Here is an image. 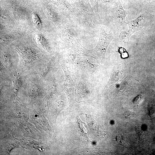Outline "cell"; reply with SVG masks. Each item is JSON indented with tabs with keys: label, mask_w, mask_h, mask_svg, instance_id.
<instances>
[{
	"label": "cell",
	"mask_w": 155,
	"mask_h": 155,
	"mask_svg": "<svg viewBox=\"0 0 155 155\" xmlns=\"http://www.w3.org/2000/svg\"><path fill=\"white\" fill-rule=\"evenodd\" d=\"M52 61L44 65L37 71V74L42 77H45L49 71L52 65Z\"/></svg>",
	"instance_id": "277c9868"
},
{
	"label": "cell",
	"mask_w": 155,
	"mask_h": 155,
	"mask_svg": "<svg viewBox=\"0 0 155 155\" xmlns=\"http://www.w3.org/2000/svg\"><path fill=\"white\" fill-rule=\"evenodd\" d=\"M144 97L141 95L136 96L133 100V103L137 105H139L142 103L144 100Z\"/></svg>",
	"instance_id": "52a82bcc"
},
{
	"label": "cell",
	"mask_w": 155,
	"mask_h": 155,
	"mask_svg": "<svg viewBox=\"0 0 155 155\" xmlns=\"http://www.w3.org/2000/svg\"><path fill=\"white\" fill-rule=\"evenodd\" d=\"M62 69L63 70L65 75V78L63 84V87L67 90L72 91L74 89L75 82L74 81V78L70 72L68 70L66 67L61 65Z\"/></svg>",
	"instance_id": "7a4b0ae2"
},
{
	"label": "cell",
	"mask_w": 155,
	"mask_h": 155,
	"mask_svg": "<svg viewBox=\"0 0 155 155\" xmlns=\"http://www.w3.org/2000/svg\"><path fill=\"white\" fill-rule=\"evenodd\" d=\"M130 36L128 32L127 33L125 31H123L121 33L119 36V38L124 42H129Z\"/></svg>",
	"instance_id": "5b68a950"
},
{
	"label": "cell",
	"mask_w": 155,
	"mask_h": 155,
	"mask_svg": "<svg viewBox=\"0 0 155 155\" xmlns=\"http://www.w3.org/2000/svg\"><path fill=\"white\" fill-rule=\"evenodd\" d=\"M113 39L112 33L107 34L103 28H100L98 42L95 48L92 51L93 55H96L97 61L99 59L101 63L104 62L106 50Z\"/></svg>",
	"instance_id": "6da1fadb"
},
{
	"label": "cell",
	"mask_w": 155,
	"mask_h": 155,
	"mask_svg": "<svg viewBox=\"0 0 155 155\" xmlns=\"http://www.w3.org/2000/svg\"><path fill=\"white\" fill-rule=\"evenodd\" d=\"M127 13L126 11L122 8L119 9L117 13L119 19L122 20H124L126 16Z\"/></svg>",
	"instance_id": "8992f818"
},
{
	"label": "cell",
	"mask_w": 155,
	"mask_h": 155,
	"mask_svg": "<svg viewBox=\"0 0 155 155\" xmlns=\"http://www.w3.org/2000/svg\"><path fill=\"white\" fill-rule=\"evenodd\" d=\"M143 20V17L141 15L134 20L127 22V24L129 28L128 33L130 36L138 30L142 24Z\"/></svg>",
	"instance_id": "3957f363"
}]
</instances>
